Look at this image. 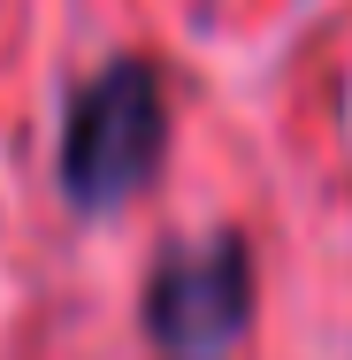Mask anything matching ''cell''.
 Here are the masks:
<instances>
[{
	"instance_id": "7a4b0ae2",
	"label": "cell",
	"mask_w": 352,
	"mask_h": 360,
	"mask_svg": "<svg viewBox=\"0 0 352 360\" xmlns=\"http://www.w3.org/2000/svg\"><path fill=\"white\" fill-rule=\"evenodd\" d=\"M253 322V245L207 230L153 261L145 276V338L169 360H222Z\"/></svg>"
},
{
	"instance_id": "6da1fadb",
	"label": "cell",
	"mask_w": 352,
	"mask_h": 360,
	"mask_svg": "<svg viewBox=\"0 0 352 360\" xmlns=\"http://www.w3.org/2000/svg\"><path fill=\"white\" fill-rule=\"evenodd\" d=\"M161 153H169V100H161L153 62H107L70 92L54 176L77 215H107V207L138 200Z\"/></svg>"
}]
</instances>
